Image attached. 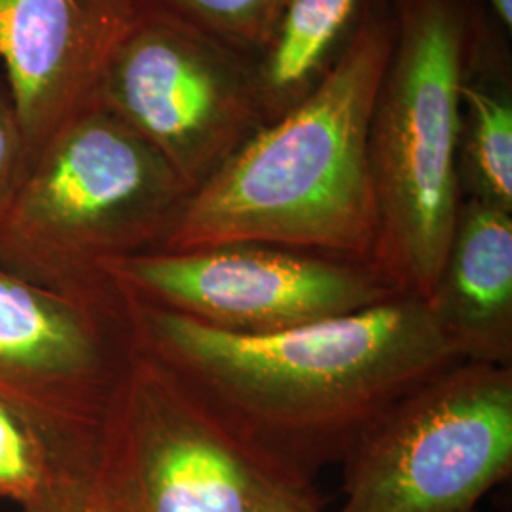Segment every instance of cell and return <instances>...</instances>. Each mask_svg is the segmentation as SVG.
Here are the masks:
<instances>
[{"label": "cell", "mask_w": 512, "mask_h": 512, "mask_svg": "<svg viewBox=\"0 0 512 512\" xmlns=\"http://www.w3.org/2000/svg\"><path fill=\"white\" fill-rule=\"evenodd\" d=\"M120 294L131 344L275 469L310 486L391 406L463 363L418 298L241 336Z\"/></svg>", "instance_id": "1"}, {"label": "cell", "mask_w": 512, "mask_h": 512, "mask_svg": "<svg viewBox=\"0 0 512 512\" xmlns=\"http://www.w3.org/2000/svg\"><path fill=\"white\" fill-rule=\"evenodd\" d=\"M393 35L391 0H374L329 78L188 196L160 249L260 243L370 264L378 213L368 129Z\"/></svg>", "instance_id": "2"}, {"label": "cell", "mask_w": 512, "mask_h": 512, "mask_svg": "<svg viewBox=\"0 0 512 512\" xmlns=\"http://www.w3.org/2000/svg\"><path fill=\"white\" fill-rule=\"evenodd\" d=\"M395 35L374 97L368 162L378 230L370 264L427 300L461 207L459 93L495 18L482 0H391Z\"/></svg>", "instance_id": "3"}, {"label": "cell", "mask_w": 512, "mask_h": 512, "mask_svg": "<svg viewBox=\"0 0 512 512\" xmlns=\"http://www.w3.org/2000/svg\"><path fill=\"white\" fill-rule=\"evenodd\" d=\"M188 196L162 154L93 105L25 165L0 217V255L59 291L103 289L101 268L160 249Z\"/></svg>", "instance_id": "4"}, {"label": "cell", "mask_w": 512, "mask_h": 512, "mask_svg": "<svg viewBox=\"0 0 512 512\" xmlns=\"http://www.w3.org/2000/svg\"><path fill=\"white\" fill-rule=\"evenodd\" d=\"M86 497L95 512H321L228 431L160 361L131 349L101 423Z\"/></svg>", "instance_id": "5"}, {"label": "cell", "mask_w": 512, "mask_h": 512, "mask_svg": "<svg viewBox=\"0 0 512 512\" xmlns=\"http://www.w3.org/2000/svg\"><path fill=\"white\" fill-rule=\"evenodd\" d=\"M133 349L120 291L48 287L0 255V404L55 473L88 482L112 387Z\"/></svg>", "instance_id": "6"}, {"label": "cell", "mask_w": 512, "mask_h": 512, "mask_svg": "<svg viewBox=\"0 0 512 512\" xmlns=\"http://www.w3.org/2000/svg\"><path fill=\"white\" fill-rule=\"evenodd\" d=\"M342 465L336 512H478L511 476L512 366H450L391 406Z\"/></svg>", "instance_id": "7"}, {"label": "cell", "mask_w": 512, "mask_h": 512, "mask_svg": "<svg viewBox=\"0 0 512 512\" xmlns=\"http://www.w3.org/2000/svg\"><path fill=\"white\" fill-rule=\"evenodd\" d=\"M101 274L135 300L241 336L304 327L399 296L368 262L260 243L154 249L112 260Z\"/></svg>", "instance_id": "8"}, {"label": "cell", "mask_w": 512, "mask_h": 512, "mask_svg": "<svg viewBox=\"0 0 512 512\" xmlns=\"http://www.w3.org/2000/svg\"><path fill=\"white\" fill-rule=\"evenodd\" d=\"M93 105L162 154L190 194L262 126L251 55L150 16L112 55Z\"/></svg>", "instance_id": "9"}, {"label": "cell", "mask_w": 512, "mask_h": 512, "mask_svg": "<svg viewBox=\"0 0 512 512\" xmlns=\"http://www.w3.org/2000/svg\"><path fill=\"white\" fill-rule=\"evenodd\" d=\"M143 18L137 0H0V63L27 162L93 107L112 55Z\"/></svg>", "instance_id": "10"}, {"label": "cell", "mask_w": 512, "mask_h": 512, "mask_svg": "<svg viewBox=\"0 0 512 512\" xmlns=\"http://www.w3.org/2000/svg\"><path fill=\"white\" fill-rule=\"evenodd\" d=\"M425 304L463 363L512 366V213L461 202Z\"/></svg>", "instance_id": "11"}, {"label": "cell", "mask_w": 512, "mask_h": 512, "mask_svg": "<svg viewBox=\"0 0 512 512\" xmlns=\"http://www.w3.org/2000/svg\"><path fill=\"white\" fill-rule=\"evenodd\" d=\"M374 0H283L274 27L253 57L262 126L315 92L365 25Z\"/></svg>", "instance_id": "12"}, {"label": "cell", "mask_w": 512, "mask_h": 512, "mask_svg": "<svg viewBox=\"0 0 512 512\" xmlns=\"http://www.w3.org/2000/svg\"><path fill=\"white\" fill-rule=\"evenodd\" d=\"M497 21L459 93L458 183L463 200L512 213V61Z\"/></svg>", "instance_id": "13"}, {"label": "cell", "mask_w": 512, "mask_h": 512, "mask_svg": "<svg viewBox=\"0 0 512 512\" xmlns=\"http://www.w3.org/2000/svg\"><path fill=\"white\" fill-rule=\"evenodd\" d=\"M143 14L165 19L255 57L283 0H137Z\"/></svg>", "instance_id": "14"}, {"label": "cell", "mask_w": 512, "mask_h": 512, "mask_svg": "<svg viewBox=\"0 0 512 512\" xmlns=\"http://www.w3.org/2000/svg\"><path fill=\"white\" fill-rule=\"evenodd\" d=\"M54 478V463L40 440L0 404V497L27 509Z\"/></svg>", "instance_id": "15"}, {"label": "cell", "mask_w": 512, "mask_h": 512, "mask_svg": "<svg viewBox=\"0 0 512 512\" xmlns=\"http://www.w3.org/2000/svg\"><path fill=\"white\" fill-rule=\"evenodd\" d=\"M27 165V148L18 112L6 86L0 84V217L18 188Z\"/></svg>", "instance_id": "16"}, {"label": "cell", "mask_w": 512, "mask_h": 512, "mask_svg": "<svg viewBox=\"0 0 512 512\" xmlns=\"http://www.w3.org/2000/svg\"><path fill=\"white\" fill-rule=\"evenodd\" d=\"M23 512H95L84 492V484L52 480L33 505Z\"/></svg>", "instance_id": "17"}, {"label": "cell", "mask_w": 512, "mask_h": 512, "mask_svg": "<svg viewBox=\"0 0 512 512\" xmlns=\"http://www.w3.org/2000/svg\"><path fill=\"white\" fill-rule=\"evenodd\" d=\"M484 6L490 10L495 21L507 31L512 33V0H482Z\"/></svg>", "instance_id": "18"}]
</instances>
